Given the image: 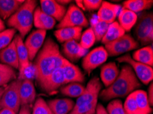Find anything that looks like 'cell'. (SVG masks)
<instances>
[{
  "label": "cell",
  "instance_id": "cell-1",
  "mask_svg": "<svg viewBox=\"0 0 153 114\" xmlns=\"http://www.w3.org/2000/svg\"><path fill=\"white\" fill-rule=\"evenodd\" d=\"M64 60L59 45L52 38H48L37 53L34 63V76L39 86L56 69L62 66Z\"/></svg>",
  "mask_w": 153,
  "mask_h": 114
},
{
  "label": "cell",
  "instance_id": "cell-2",
  "mask_svg": "<svg viewBox=\"0 0 153 114\" xmlns=\"http://www.w3.org/2000/svg\"><path fill=\"white\" fill-rule=\"evenodd\" d=\"M140 81L129 65L122 66L119 75L112 84L101 92L99 96L104 101L128 96L141 87Z\"/></svg>",
  "mask_w": 153,
  "mask_h": 114
},
{
  "label": "cell",
  "instance_id": "cell-3",
  "mask_svg": "<svg viewBox=\"0 0 153 114\" xmlns=\"http://www.w3.org/2000/svg\"><path fill=\"white\" fill-rule=\"evenodd\" d=\"M37 2L34 0H27L20 6L17 11L7 21V25L19 32L22 39L30 31L34 21V10Z\"/></svg>",
  "mask_w": 153,
  "mask_h": 114
},
{
  "label": "cell",
  "instance_id": "cell-4",
  "mask_svg": "<svg viewBox=\"0 0 153 114\" xmlns=\"http://www.w3.org/2000/svg\"><path fill=\"white\" fill-rule=\"evenodd\" d=\"M135 34L137 40L141 45H147L153 40V14L143 13L138 17L135 24Z\"/></svg>",
  "mask_w": 153,
  "mask_h": 114
},
{
  "label": "cell",
  "instance_id": "cell-5",
  "mask_svg": "<svg viewBox=\"0 0 153 114\" xmlns=\"http://www.w3.org/2000/svg\"><path fill=\"white\" fill-rule=\"evenodd\" d=\"M22 79H17L10 82L0 99V109L8 108L18 113L21 108L19 88Z\"/></svg>",
  "mask_w": 153,
  "mask_h": 114
},
{
  "label": "cell",
  "instance_id": "cell-6",
  "mask_svg": "<svg viewBox=\"0 0 153 114\" xmlns=\"http://www.w3.org/2000/svg\"><path fill=\"white\" fill-rule=\"evenodd\" d=\"M139 47V43L131 35L125 34L117 40L105 45V49L110 56H117Z\"/></svg>",
  "mask_w": 153,
  "mask_h": 114
},
{
  "label": "cell",
  "instance_id": "cell-7",
  "mask_svg": "<svg viewBox=\"0 0 153 114\" xmlns=\"http://www.w3.org/2000/svg\"><path fill=\"white\" fill-rule=\"evenodd\" d=\"M89 23L88 21L85 14L80 8L75 4H71L67 9V12L62 19L57 25V29L65 28V27H87Z\"/></svg>",
  "mask_w": 153,
  "mask_h": 114
},
{
  "label": "cell",
  "instance_id": "cell-8",
  "mask_svg": "<svg viewBox=\"0 0 153 114\" xmlns=\"http://www.w3.org/2000/svg\"><path fill=\"white\" fill-rule=\"evenodd\" d=\"M116 60L120 63H126L129 65L133 70L139 81L143 84L148 85L152 82L153 79L152 67L135 61L129 54L117 57Z\"/></svg>",
  "mask_w": 153,
  "mask_h": 114
},
{
  "label": "cell",
  "instance_id": "cell-9",
  "mask_svg": "<svg viewBox=\"0 0 153 114\" xmlns=\"http://www.w3.org/2000/svg\"><path fill=\"white\" fill-rule=\"evenodd\" d=\"M108 57V53L104 46H98L87 53L82 61V66L87 73L101 66L106 61Z\"/></svg>",
  "mask_w": 153,
  "mask_h": 114
},
{
  "label": "cell",
  "instance_id": "cell-10",
  "mask_svg": "<svg viewBox=\"0 0 153 114\" xmlns=\"http://www.w3.org/2000/svg\"><path fill=\"white\" fill-rule=\"evenodd\" d=\"M101 89L102 84L100 79L97 76H94L87 83V87L81 96L78 98L74 107L91 103L93 102H98V98Z\"/></svg>",
  "mask_w": 153,
  "mask_h": 114
},
{
  "label": "cell",
  "instance_id": "cell-11",
  "mask_svg": "<svg viewBox=\"0 0 153 114\" xmlns=\"http://www.w3.org/2000/svg\"><path fill=\"white\" fill-rule=\"evenodd\" d=\"M45 30L36 29L27 37L24 45L28 52L30 61H32L36 57L45 42Z\"/></svg>",
  "mask_w": 153,
  "mask_h": 114
},
{
  "label": "cell",
  "instance_id": "cell-12",
  "mask_svg": "<svg viewBox=\"0 0 153 114\" xmlns=\"http://www.w3.org/2000/svg\"><path fill=\"white\" fill-rule=\"evenodd\" d=\"M14 40L15 42L16 48L18 55L19 63V79H24L25 72L27 68L30 66V61L29 59L28 52L22 37L19 35H15L14 37Z\"/></svg>",
  "mask_w": 153,
  "mask_h": 114
},
{
  "label": "cell",
  "instance_id": "cell-13",
  "mask_svg": "<svg viewBox=\"0 0 153 114\" xmlns=\"http://www.w3.org/2000/svg\"><path fill=\"white\" fill-rule=\"evenodd\" d=\"M122 6L108 1H102L98 11V20L111 24L115 21Z\"/></svg>",
  "mask_w": 153,
  "mask_h": 114
},
{
  "label": "cell",
  "instance_id": "cell-14",
  "mask_svg": "<svg viewBox=\"0 0 153 114\" xmlns=\"http://www.w3.org/2000/svg\"><path fill=\"white\" fill-rule=\"evenodd\" d=\"M41 10L56 21H61L67 12L66 7L54 0H41Z\"/></svg>",
  "mask_w": 153,
  "mask_h": 114
},
{
  "label": "cell",
  "instance_id": "cell-15",
  "mask_svg": "<svg viewBox=\"0 0 153 114\" xmlns=\"http://www.w3.org/2000/svg\"><path fill=\"white\" fill-rule=\"evenodd\" d=\"M65 84V78L61 67L56 69L40 86L43 91L52 94Z\"/></svg>",
  "mask_w": 153,
  "mask_h": 114
},
{
  "label": "cell",
  "instance_id": "cell-16",
  "mask_svg": "<svg viewBox=\"0 0 153 114\" xmlns=\"http://www.w3.org/2000/svg\"><path fill=\"white\" fill-rule=\"evenodd\" d=\"M65 78V84L69 83H82L85 80L84 74L77 66L65 58L61 66Z\"/></svg>",
  "mask_w": 153,
  "mask_h": 114
},
{
  "label": "cell",
  "instance_id": "cell-17",
  "mask_svg": "<svg viewBox=\"0 0 153 114\" xmlns=\"http://www.w3.org/2000/svg\"><path fill=\"white\" fill-rule=\"evenodd\" d=\"M62 53L66 60L74 62L84 57L87 53V50L83 49L78 41L70 40L63 43Z\"/></svg>",
  "mask_w": 153,
  "mask_h": 114
},
{
  "label": "cell",
  "instance_id": "cell-18",
  "mask_svg": "<svg viewBox=\"0 0 153 114\" xmlns=\"http://www.w3.org/2000/svg\"><path fill=\"white\" fill-rule=\"evenodd\" d=\"M21 107L31 105L35 101L36 90L32 81L29 79H22L19 88Z\"/></svg>",
  "mask_w": 153,
  "mask_h": 114
},
{
  "label": "cell",
  "instance_id": "cell-19",
  "mask_svg": "<svg viewBox=\"0 0 153 114\" xmlns=\"http://www.w3.org/2000/svg\"><path fill=\"white\" fill-rule=\"evenodd\" d=\"M0 62L1 64L12 67L14 69L19 70V63L14 38L6 47L0 51Z\"/></svg>",
  "mask_w": 153,
  "mask_h": 114
},
{
  "label": "cell",
  "instance_id": "cell-20",
  "mask_svg": "<svg viewBox=\"0 0 153 114\" xmlns=\"http://www.w3.org/2000/svg\"><path fill=\"white\" fill-rule=\"evenodd\" d=\"M82 31V28L80 27H65L56 30L54 34L59 43H64L70 40H80Z\"/></svg>",
  "mask_w": 153,
  "mask_h": 114
},
{
  "label": "cell",
  "instance_id": "cell-21",
  "mask_svg": "<svg viewBox=\"0 0 153 114\" xmlns=\"http://www.w3.org/2000/svg\"><path fill=\"white\" fill-rule=\"evenodd\" d=\"M56 21L54 18L44 13L39 7H36L34 13L33 24L38 29L49 30L54 28Z\"/></svg>",
  "mask_w": 153,
  "mask_h": 114
},
{
  "label": "cell",
  "instance_id": "cell-22",
  "mask_svg": "<svg viewBox=\"0 0 153 114\" xmlns=\"http://www.w3.org/2000/svg\"><path fill=\"white\" fill-rule=\"evenodd\" d=\"M47 103L54 114H69L75 106V103L69 99L50 100Z\"/></svg>",
  "mask_w": 153,
  "mask_h": 114
},
{
  "label": "cell",
  "instance_id": "cell-23",
  "mask_svg": "<svg viewBox=\"0 0 153 114\" xmlns=\"http://www.w3.org/2000/svg\"><path fill=\"white\" fill-rule=\"evenodd\" d=\"M120 71L115 62H109L102 66L100 79L106 88L111 85L119 75Z\"/></svg>",
  "mask_w": 153,
  "mask_h": 114
},
{
  "label": "cell",
  "instance_id": "cell-24",
  "mask_svg": "<svg viewBox=\"0 0 153 114\" xmlns=\"http://www.w3.org/2000/svg\"><path fill=\"white\" fill-rule=\"evenodd\" d=\"M137 18L138 16L136 13L126 8H122L118 14V23L125 32L131 31L135 25Z\"/></svg>",
  "mask_w": 153,
  "mask_h": 114
},
{
  "label": "cell",
  "instance_id": "cell-25",
  "mask_svg": "<svg viewBox=\"0 0 153 114\" xmlns=\"http://www.w3.org/2000/svg\"><path fill=\"white\" fill-rule=\"evenodd\" d=\"M24 0H0V17L8 19L24 4Z\"/></svg>",
  "mask_w": 153,
  "mask_h": 114
},
{
  "label": "cell",
  "instance_id": "cell-26",
  "mask_svg": "<svg viewBox=\"0 0 153 114\" xmlns=\"http://www.w3.org/2000/svg\"><path fill=\"white\" fill-rule=\"evenodd\" d=\"M133 59L136 62L152 67L153 49L152 46H146L135 51L133 53Z\"/></svg>",
  "mask_w": 153,
  "mask_h": 114
},
{
  "label": "cell",
  "instance_id": "cell-27",
  "mask_svg": "<svg viewBox=\"0 0 153 114\" xmlns=\"http://www.w3.org/2000/svg\"><path fill=\"white\" fill-rule=\"evenodd\" d=\"M124 29L120 26L117 21H115L114 22L111 23L108 25L107 31H106L105 35L101 41L104 45H106V44L111 43L113 40H117L120 37L124 36Z\"/></svg>",
  "mask_w": 153,
  "mask_h": 114
},
{
  "label": "cell",
  "instance_id": "cell-28",
  "mask_svg": "<svg viewBox=\"0 0 153 114\" xmlns=\"http://www.w3.org/2000/svg\"><path fill=\"white\" fill-rule=\"evenodd\" d=\"M152 5V0H127L123 3V8L128 9L137 14L150 9Z\"/></svg>",
  "mask_w": 153,
  "mask_h": 114
},
{
  "label": "cell",
  "instance_id": "cell-29",
  "mask_svg": "<svg viewBox=\"0 0 153 114\" xmlns=\"http://www.w3.org/2000/svg\"><path fill=\"white\" fill-rule=\"evenodd\" d=\"M131 94L143 114H150L152 112V109L148 102L146 92L143 90H137Z\"/></svg>",
  "mask_w": 153,
  "mask_h": 114
},
{
  "label": "cell",
  "instance_id": "cell-30",
  "mask_svg": "<svg viewBox=\"0 0 153 114\" xmlns=\"http://www.w3.org/2000/svg\"><path fill=\"white\" fill-rule=\"evenodd\" d=\"M17 79V75L15 69L7 65L0 64V88L4 87Z\"/></svg>",
  "mask_w": 153,
  "mask_h": 114
},
{
  "label": "cell",
  "instance_id": "cell-31",
  "mask_svg": "<svg viewBox=\"0 0 153 114\" xmlns=\"http://www.w3.org/2000/svg\"><path fill=\"white\" fill-rule=\"evenodd\" d=\"M85 89V86L80 83H69L61 88V93L69 97L78 98L81 96Z\"/></svg>",
  "mask_w": 153,
  "mask_h": 114
},
{
  "label": "cell",
  "instance_id": "cell-32",
  "mask_svg": "<svg viewBox=\"0 0 153 114\" xmlns=\"http://www.w3.org/2000/svg\"><path fill=\"white\" fill-rule=\"evenodd\" d=\"M80 40V46L86 50H88L94 45L96 42V38L91 27L87 29L83 32L81 35Z\"/></svg>",
  "mask_w": 153,
  "mask_h": 114
},
{
  "label": "cell",
  "instance_id": "cell-33",
  "mask_svg": "<svg viewBox=\"0 0 153 114\" xmlns=\"http://www.w3.org/2000/svg\"><path fill=\"white\" fill-rule=\"evenodd\" d=\"M108 25H109V24H108V23L100 21L98 19L95 22H93L91 23V28L94 32L95 36H96V41L102 40L106 31H107Z\"/></svg>",
  "mask_w": 153,
  "mask_h": 114
},
{
  "label": "cell",
  "instance_id": "cell-34",
  "mask_svg": "<svg viewBox=\"0 0 153 114\" xmlns=\"http://www.w3.org/2000/svg\"><path fill=\"white\" fill-rule=\"evenodd\" d=\"M32 114H54L45 100L38 98L34 103Z\"/></svg>",
  "mask_w": 153,
  "mask_h": 114
},
{
  "label": "cell",
  "instance_id": "cell-35",
  "mask_svg": "<svg viewBox=\"0 0 153 114\" xmlns=\"http://www.w3.org/2000/svg\"><path fill=\"white\" fill-rule=\"evenodd\" d=\"M16 32L15 29L9 28L0 32V51L6 47L12 42Z\"/></svg>",
  "mask_w": 153,
  "mask_h": 114
},
{
  "label": "cell",
  "instance_id": "cell-36",
  "mask_svg": "<svg viewBox=\"0 0 153 114\" xmlns=\"http://www.w3.org/2000/svg\"><path fill=\"white\" fill-rule=\"evenodd\" d=\"M98 102L82 104L80 106L74 107L69 114H94Z\"/></svg>",
  "mask_w": 153,
  "mask_h": 114
},
{
  "label": "cell",
  "instance_id": "cell-37",
  "mask_svg": "<svg viewBox=\"0 0 153 114\" xmlns=\"http://www.w3.org/2000/svg\"><path fill=\"white\" fill-rule=\"evenodd\" d=\"M124 109L126 114H143L139 109L137 104L132 94L127 96L124 105Z\"/></svg>",
  "mask_w": 153,
  "mask_h": 114
},
{
  "label": "cell",
  "instance_id": "cell-38",
  "mask_svg": "<svg viewBox=\"0 0 153 114\" xmlns=\"http://www.w3.org/2000/svg\"><path fill=\"white\" fill-rule=\"evenodd\" d=\"M106 111L108 114H126L124 106L120 99H115L108 103Z\"/></svg>",
  "mask_w": 153,
  "mask_h": 114
},
{
  "label": "cell",
  "instance_id": "cell-39",
  "mask_svg": "<svg viewBox=\"0 0 153 114\" xmlns=\"http://www.w3.org/2000/svg\"><path fill=\"white\" fill-rule=\"evenodd\" d=\"M102 1V0H84L82 1V5H84L86 10L94 11L99 10Z\"/></svg>",
  "mask_w": 153,
  "mask_h": 114
},
{
  "label": "cell",
  "instance_id": "cell-40",
  "mask_svg": "<svg viewBox=\"0 0 153 114\" xmlns=\"http://www.w3.org/2000/svg\"><path fill=\"white\" fill-rule=\"evenodd\" d=\"M147 97L148 102L150 106L153 105V84L152 82L150 83L149 88L148 89V93H147Z\"/></svg>",
  "mask_w": 153,
  "mask_h": 114
},
{
  "label": "cell",
  "instance_id": "cell-41",
  "mask_svg": "<svg viewBox=\"0 0 153 114\" xmlns=\"http://www.w3.org/2000/svg\"><path fill=\"white\" fill-rule=\"evenodd\" d=\"M94 114H108L106 109L104 107L102 104L99 103L97 104L96 108V111H95Z\"/></svg>",
  "mask_w": 153,
  "mask_h": 114
},
{
  "label": "cell",
  "instance_id": "cell-42",
  "mask_svg": "<svg viewBox=\"0 0 153 114\" xmlns=\"http://www.w3.org/2000/svg\"><path fill=\"white\" fill-rule=\"evenodd\" d=\"M18 114H31L30 107L28 105L22 106Z\"/></svg>",
  "mask_w": 153,
  "mask_h": 114
},
{
  "label": "cell",
  "instance_id": "cell-43",
  "mask_svg": "<svg viewBox=\"0 0 153 114\" xmlns=\"http://www.w3.org/2000/svg\"><path fill=\"white\" fill-rule=\"evenodd\" d=\"M0 114H17V113L10 109L3 108L0 109Z\"/></svg>",
  "mask_w": 153,
  "mask_h": 114
},
{
  "label": "cell",
  "instance_id": "cell-44",
  "mask_svg": "<svg viewBox=\"0 0 153 114\" xmlns=\"http://www.w3.org/2000/svg\"><path fill=\"white\" fill-rule=\"evenodd\" d=\"M6 29V26H5V24H4V23L2 19L0 17V32H3L4 30Z\"/></svg>",
  "mask_w": 153,
  "mask_h": 114
},
{
  "label": "cell",
  "instance_id": "cell-45",
  "mask_svg": "<svg viewBox=\"0 0 153 114\" xmlns=\"http://www.w3.org/2000/svg\"><path fill=\"white\" fill-rule=\"evenodd\" d=\"M58 3H59L60 4H61V5H62V4H69V2H71V1H56Z\"/></svg>",
  "mask_w": 153,
  "mask_h": 114
},
{
  "label": "cell",
  "instance_id": "cell-46",
  "mask_svg": "<svg viewBox=\"0 0 153 114\" xmlns=\"http://www.w3.org/2000/svg\"><path fill=\"white\" fill-rule=\"evenodd\" d=\"M4 90H5V88H4V87L0 88V99H1L2 94H3V93L4 92Z\"/></svg>",
  "mask_w": 153,
  "mask_h": 114
},
{
  "label": "cell",
  "instance_id": "cell-47",
  "mask_svg": "<svg viewBox=\"0 0 153 114\" xmlns=\"http://www.w3.org/2000/svg\"></svg>",
  "mask_w": 153,
  "mask_h": 114
}]
</instances>
